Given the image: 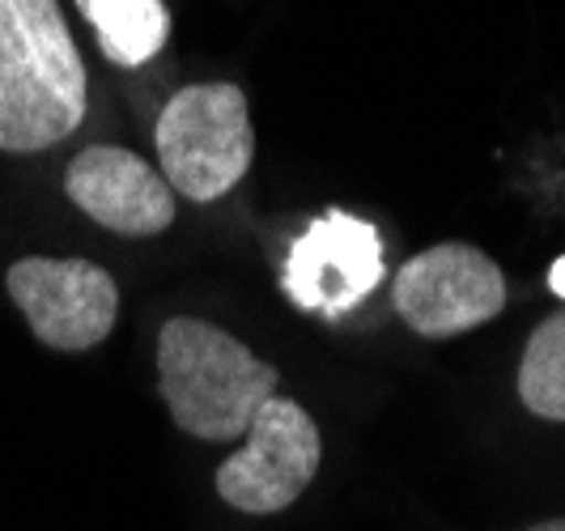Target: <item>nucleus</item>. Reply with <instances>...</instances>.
Here are the masks:
<instances>
[{
  "label": "nucleus",
  "instance_id": "nucleus-1",
  "mask_svg": "<svg viewBox=\"0 0 565 531\" xmlns=\"http://www.w3.org/2000/svg\"><path fill=\"white\" fill-rule=\"evenodd\" d=\"M89 111V82L60 0H0V153H43Z\"/></svg>",
  "mask_w": 565,
  "mask_h": 531
},
{
  "label": "nucleus",
  "instance_id": "nucleus-2",
  "mask_svg": "<svg viewBox=\"0 0 565 531\" xmlns=\"http://www.w3.org/2000/svg\"><path fill=\"white\" fill-rule=\"evenodd\" d=\"M158 379L174 425L204 443L243 438L259 404L277 395V365L192 315L170 319L158 336Z\"/></svg>",
  "mask_w": 565,
  "mask_h": 531
},
{
  "label": "nucleus",
  "instance_id": "nucleus-3",
  "mask_svg": "<svg viewBox=\"0 0 565 531\" xmlns=\"http://www.w3.org/2000/svg\"><path fill=\"white\" fill-rule=\"evenodd\" d=\"M153 145H158L162 179L174 197H188L196 204L226 197L252 170L255 158L247 94L230 82L179 89L158 115Z\"/></svg>",
  "mask_w": 565,
  "mask_h": 531
},
{
  "label": "nucleus",
  "instance_id": "nucleus-4",
  "mask_svg": "<svg viewBox=\"0 0 565 531\" xmlns=\"http://www.w3.org/2000/svg\"><path fill=\"white\" fill-rule=\"evenodd\" d=\"M247 443L217 468L222 502L243 514H277L294 506L319 472L323 443L311 413L294 400H264L243 434Z\"/></svg>",
  "mask_w": 565,
  "mask_h": 531
},
{
  "label": "nucleus",
  "instance_id": "nucleus-5",
  "mask_svg": "<svg viewBox=\"0 0 565 531\" xmlns=\"http://www.w3.org/2000/svg\"><path fill=\"white\" fill-rule=\"evenodd\" d=\"M392 302L417 336L447 340L468 328H481L507 307V277L481 247L438 243L399 268Z\"/></svg>",
  "mask_w": 565,
  "mask_h": 531
},
{
  "label": "nucleus",
  "instance_id": "nucleus-6",
  "mask_svg": "<svg viewBox=\"0 0 565 531\" xmlns=\"http://www.w3.org/2000/svg\"><path fill=\"white\" fill-rule=\"evenodd\" d=\"M9 298L47 349L82 353L103 344L119 315V285L89 259L30 255L9 268Z\"/></svg>",
  "mask_w": 565,
  "mask_h": 531
},
{
  "label": "nucleus",
  "instance_id": "nucleus-7",
  "mask_svg": "<svg viewBox=\"0 0 565 531\" xmlns=\"http://www.w3.org/2000/svg\"><path fill=\"white\" fill-rule=\"evenodd\" d=\"M383 280V238L362 217L328 209L285 255L281 285L289 302L340 319Z\"/></svg>",
  "mask_w": 565,
  "mask_h": 531
},
{
  "label": "nucleus",
  "instance_id": "nucleus-8",
  "mask_svg": "<svg viewBox=\"0 0 565 531\" xmlns=\"http://www.w3.org/2000/svg\"><path fill=\"white\" fill-rule=\"evenodd\" d=\"M64 192L85 217L128 238L162 234L174 222V192L162 170L119 145H89L64 170Z\"/></svg>",
  "mask_w": 565,
  "mask_h": 531
},
{
  "label": "nucleus",
  "instance_id": "nucleus-9",
  "mask_svg": "<svg viewBox=\"0 0 565 531\" xmlns=\"http://www.w3.org/2000/svg\"><path fill=\"white\" fill-rule=\"evenodd\" d=\"M82 18L98 34L103 56L119 68H141L170 39V13L162 0H77Z\"/></svg>",
  "mask_w": 565,
  "mask_h": 531
},
{
  "label": "nucleus",
  "instance_id": "nucleus-10",
  "mask_svg": "<svg viewBox=\"0 0 565 531\" xmlns=\"http://www.w3.org/2000/svg\"><path fill=\"white\" fill-rule=\"evenodd\" d=\"M519 400L544 421H565V307L540 323L519 365Z\"/></svg>",
  "mask_w": 565,
  "mask_h": 531
},
{
  "label": "nucleus",
  "instance_id": "nucleus-11",
  "mask_svg": "<svg viewBox=\"0 0 565 531\" xmlns=\"http://www.w3.org/2000/svg\"><path fill=\"white\" fill-rule=\"evenodd\" d=\"M548 285H553V294H557V298H565V255L548 268Z\"/></svg>",
  "mask_w": 565,
  "mask_h": 531
},
{
  "label": "nucleus",
  "instance_id": "nucleus-12",
  "mask_svg": "<svg viewBox=\"0 0 565 531\" xmlns=\"http://www.w3.org/2000/svg\"><path fill=\"white\" fill-rule=\"evenodd\" d=\"M532 531H565V519H548V523H536Z\"/></svg>",
  "mask_w": 565,
  "mask_h": 531
}]
</instances>
